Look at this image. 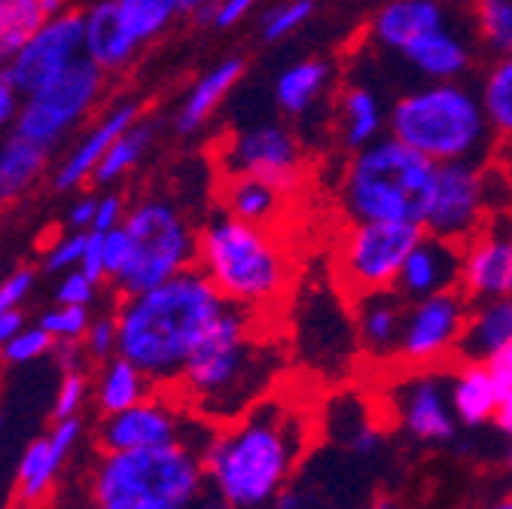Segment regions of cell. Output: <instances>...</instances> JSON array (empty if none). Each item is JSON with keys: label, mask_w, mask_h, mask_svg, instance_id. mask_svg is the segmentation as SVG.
Segmentation results:
<instances>
[{"label": "cell", "mask_w": 512, "mask_h": 509, "mask_svg": "<svg viewBox=\"0 0 512 509\" xmlns=\"http://www.w3.org/2000/svg\"><path fill=\"white\" fill-rule=\"evenodd\" d=\"M314 433V409L302 397L272 391L241 418L214 430L202 455L208 488L232 509H269L293 482Z\"/></svg>", "instance_id": "1"}, {"label": "cell", "mask_w": 512, "mask_h": 509, "mask_svg": "<svg viewBox=\"0 0 512 509\" xmlns=\"http://www.w3.org/2000/svg\"><path fill=\"white\" fill-rule=\"evenodd\" d=\"M263 317L226 305L171 388L199 418L223 427L266 400L287 372V348L266 336Z\"/></svg>", "instance_id": "2"}, {"label": "cell", "mask_w": 512, "mask_h": 509, "mask_svg": "<svg viewBox=\"0 0 512 509\" xmlns=\"http://www.w3.org/2000/svg\"><path fill=\"white\" fill-rule=\"evenodd\" d=\"M226 305L223 293L199 266L144 293L122 296L113 311L119 354L132 360L156 388L171 391Z\"/></svg>", "instance_id": "3"}, {"label": "cell", "mask_w": 512, "mask_h": 509, "mask_svg": "<svg viewBox=\"0 0 512 509\" xmlns=\"http://www.w3.org/2000/svg\"><path fill=\"white\" fill-rule=\"evenodd\" d=\"M199 269L226 302L260 317L284 302L293 281L290 253L272 226L244 223L226 211L199 229Z\"/></svg>", "instance_id": "4"}, {"label": "cell", "mask_w": 512, "mask_h": 509, "mask_svg": "<svg viewBox=\"0 0 512 509\" xmlns=\"http://www.w3.org/2000/svg\"><path fill=\"white\" fill-rule=\"evenodd\" d=\"M388 129L433 165L482 162L494 144L479 92L461 80H427L403 92L388 110Z\"/></svg>", "instance_id": "5"}, {"label": "cell", "mask_w": 512, "mask_h": 509, "mask_svg": "<svg viewBox=\"0 0 512 509\" xmlns=\"http://www.w3.org/2000/svg\"><path fill=\"white\" fill-rule=\"evenodd\" d=\"M205 491V461L186 442L98 452L89 470V497L101 509H189Z\"/></svg>", "instance_id": "6"}, {"label": "cell", "mask_w": 512, "mask_h": 509, "mask_svg": "<svg viewBox=\"0 0 512 509\" xmlns=\"http://www.w3.org/2000/svg\"><path fill=\"white\" fill-rule=\"evenodd\" d=\"M436 165L397 141H378L351 150L339 180V202L351 223H421Z\"/></svg>", "instance_id": "7"}, {"label": "cell", "mask_w": 512, "mask_h": 509, "mask_svg": "<svg viewBox=\"0 0 512 509\" xmlns=\"http://www.w3.org/2000/svg\"><path fill=\"white\" fill-rule=\"evenodd\" d=\"M128 257L113 278L116 293H144L199 266V232L171 199H141L125 214Z\"/></svg>", "instance_id": "8"}, {"label": "cell", "mask_w": 512, "mask_h": 509, "mask_svg": "<svg viewBox=\"0 0 512 509\" xmlns=\"http://www.w3.org/2000/svg\"><path fill=\"white\" fill-rule=\"evenodd\" d=\"M512 202V180L506 168H488L482 162H445L433 171V186L421 217L424 232L464 244L491 214Z\"/></svg>", "instance_id": "9"}, {"label": "cell", "mask_w": 512, "mask_h": 509, "mask_svg": "<svg viewBox=\"0 0 512 509\" xmlns=\"http://www.w3.org/2000/svg\"><path fill=\"white\" fill-rule=\"evenodd\" d=\"M104 77L107 74L98 65H92L86 55L77 58L64 74H58L37 92L25 95L13 122V132L43 147L46 153L58 150L98 107L104 95Z\"/></svg>", "instance_id": "10"}, {"label": "cell", "mask_w": 512, "mask_h": 509, "mask_svg": "<svg viewBox=\"0 0 512 509\" xmlns=\"http://www.w3.org/2000/svg\"><path fill=\"white\" fill-rule=\"evenodd\" d=\"M156 388L147 400L128 406L113 415H101L95 427L98 452H125V449H150V445L186 442L199 455H205L214 436V424L199 418L177 394Z\"/></svg>", "instance_id": "11"}, {"label": "cell", "mask_w": 512, "mask_h": 509, "mask_svg": "<svg viewBox=\"0 0 512 509\" xmlns=\"http://www.w3.org/2000/svg\"><path fill=\"white\" fill-rule=\"evenodd\" d=\"M421 235V223H351L339 244L342 290L351 296L397 290L403 263Z\"/></svg>", "instance_id": "12"}, {"label": "cell", "mask_w": 512, "mask_h": 509, "mask_svg": "<svg viewBox=\"0 0 512 509\" xmlns=\"http://www.w3.org/2000/svg\"><path fill=\"white\" fill-rule=\"evenodd\" d=\"M223 177L247 174L260 177L293 196L305 177V150L299 135L287 129L284 122H256L235 132L220 150Z\"/></svg>", "instance_id": "13"}, {"label": "cell", "mask_w": 512, "mask_h": 509, "mask_svg": "<svg viewBox=\"0 0 512 509\" xmlns=\"http://www.w3.org/2000/svg\"><path fill=\"white\" fill-rule=\"evenodd\" d=\"M470 308H473V299L461 287L409 302L397 357L415 369H427L458 354Z\"/></svg>", "instance_id": "14"}, {"label": "cell", "mask_w": 512, "mask_h": 509, "mask_svg": "<svg viewBox=\"0 0 512 509\" xmlns=\"http://www.w3.org/2000/svg\"><path fill=\"white\" fill-rule=\"evenodd\" d=\"M77 58H83V13L64 10L46 19L25 46L13 55L4 74L22 95L37 92L58 74H64Z\"/></svg>", "instance_id": "15"}, {"label": "cell", "mask_w": 512, "mask_h": 509, "mask_svg": "<svg viewBox=\"0 0 512 509\" xmlns=\"http://www.w3.org/2000/svg\"><path fill=\"white\" fill-rule=\"evenodd\" d=\"M299 354L311 372L342 375L351 357L360 351L354 314L345 311L342 296L314 290L308 293L302 321H299Z\"/></svg>", "instance_id": "16"}, {"label": "cell", "mask_w": 512, "mask_h": 509, "mask_svg": "<svg viewBox=\"0 0 512 509\" xmlns=\"http://www.w3.org/2000/svg\"><path fill=\"white\" fill-rule=\"evenodd\" d=\"M397 421L421 442H448L458 430V418L448 400V378L433 366L418 369L394 388Z\"/></svg>", "instance_id": "17"}, {"label": "cell", "mask_w": 512, "mask_h": 509, "mask_svg": "<svg viewBox=\"0 0 512 509\" xmlns=\"http://www.w3.org/2000/svg\"><path fill=\"white\" fill-rule=\"evenodd\" d=\"M80 439H83V418L74 415V418H55L49 433L37 436L28 445L16 470V491L25 506H40L52 494L64 464L74 455Z\"/></svg>", "instance_id": "18"}, {"label": "cell", "mask_w": 512, "mask_h": 509, "mask_svg": "<svg viewBox=\"0 0 512 509\" xmlns=\"http://www.w3.org/2000/svg\"><path fill=\"white\" fill-rule=\"evenodd\" d=\"M461 290L479 302L494 296H512V238L506 223H488L464 244Z\"/></svg>", "instance_id": "19"}, {"label": "cell", "mask_w": 512, "mask_h": 509, "mask_svg": "<svg viewBox=\"0 0 512 509\" xmlns=\"http://www.w3.org/2000/svg\"><path fill=\"white\" fill-rule=\"evenodd\" d=\"M144 107L141 101H122L116 104L113 110H107L92 129L68 150V156L61 159V165L55 168L52 174V186L58 189V193H74V189H80L83 183L92 180L98 162L104 159V153L110 150V144L128 132L132 125L141 119Z\"/></svg>", "instance_id": "20"}, {"label": "cell", "mask_w": 512, "mask_h": 509, "mask_svg": "<svg viewBox=\"0 0 512 509\" xmlns=\"http://www.w3.org/2000/svg\"><path fill=\"white\" fill-rule=\"evenodd\" d=\"M461 260H464V247L458 241L424 232L403 263L397 293L406 302H415L442 290L461 287Z\"/></svg>", "instance_id": "21"}, {"label": "cell", "mask_w": 512, "mask_h": 509, "mask_svg": "<svg viewBox=\"0 0 512 509\" xmlns=\"http://www.w3.org/2000/svg\"><path fill=\"white\" fill-rule=\"evenodd\" d=\"M354 327L360 351L372 360H391L400 354L406 299L397 290H378L354 296Z\"/></svg>", "instance_id": "22"}, {"label": "cell", "mask_w": 512, "mask_h": 509, "mask_svg": "<svg viewBox=\"0 0 512 509\" xmlns=\"http://www.w3.org/2000/svg\"><path fill=\"white\" fill-rule=\"evenodd\" d=\"M141 43L125 31L116 0H101L83 13V55L104 74H119L135 61Z\"/></svg>", "instance_id": "23"}, {"label": "cell", "mask_w": 512, "mask_h": 509, "mask_svg": "<svg viewBox=\"0 0 512 509\" xmlns=\"http://www.w3.org/2000/svg\"><path fill=\"white\" fill-rule=\"evenodd\" d=\"M442 25H448V7L442 0H391L375 13L369 37L381 49L403 52L409 43Z\"/></svg>", "instance_id": "24"}, {"label": "cell", "mask_w": 512, "mask_h": 509, "mask_svg": "<svg viewBox=\"0 0 512 509\" xmlns=\"http://www.w3.org/2000/svg\"><path fill=\"white\" fill-rule=\"evenodd\" d=\"M241 77H244V58L241 55L220 58L214 68H208L196 83L189 86V92L183 95V101L174 113L177 135H186V138L199 135L205 129V122L226 101V95L238 86Z\"/></svg>", "instance_id": "25"}, {"label": "cell", "mask_w": 512, "mask_h": 509, "mask_svg": "<svg viewBox=\"0 0 512 509\" xmlns=\"http://www.w3.org/2000/svg\"><path fill=\"white\" fill-rule=\"evenodd\" d=\"M400 55L424 80H458L470 71V61H473L470 43L452 25L427 31L424 37L409 43Z\"/></svg>", "instance_id": "26"}, {"label": "cell", "mask_w": 512, "mask_h": 509, "mask_svg": "<svg viewBox=\"0 0 512 509\" xmlns=\"http://www.w3.org/2000/svg\"><path fill=\"white\" fill-rule=\"evenodd\" d=\"M506 345H512V296L473 302L461 345H458V357L488 363Z\"/></svg>", "instance_id": "27"}, {"label": "cell", "mask_w": 512, "mask_h": 509, "mask_svg": "<svg viewBox=\"0 0 512 509\" xmlns=\"http://www.w3.org/2000/svg\"><path fill=\"white\" fill-rule=\"evenodd\" d=\"M220 199H223L226 214H232L244 223H256V226H275L287 205L284 189H278L275 183L260 180V177H247V174L223 177Z\"/></svg>", "instance_id": "28"}, {"label": "cell", "mask_w": 512, "mask_h": 509, "mask_svg": "<svg viewBox=\"0 0 512 509\" xmlns=\"http://www.w3.org/2000/svg\"><path fill=\"white\" fill-rule=\"evenodd\" d=\"M448 400H452L455 418L467 427H479L494 421L497 415V388L488 363L464 360L452 378H448Z\"/></svg>", "instance_id": "29"}, {"label": "cell", "mask_w": 512, "mask_h": 509, "mask_svg": "<svg viewBox=\"0 0 512 509\" xmlns=\"http://www.w3.org/2000/svg\"><path fill=\"white\" fill-rule=\"evenodd\" d=\"M388 129V107L372 86L354 83L339 95V135L348 150L378 141Z\"/></svg>", "instance_id": "30"}, {"label": "cell", "mask_w": 512, "mask_h": 509, "mask_svg": "<svg viewBox=\"0 0 512 509\" xmlns=\"http://www.w3.org/2000/svg\"><path fill=\"white\" fill-rule=\"evenodd\" d=\"M333 68L324 58H302L287 65L275 80V104L287 116H308L327 95Z\"/></svg>", "instance_id": "31"}, {"label": "cell", "mask_w": 512, "mask_h": 509, "mask_svg": "<svg viewBox=\"0 0 512 509\" xmlns=\"http://www.w3.org/2000/svg\"><path fill=\"white\" fill-rule=\"evenodd\" d=\"M156 391L153 381L122 354L110 357L101 363L98 369V381H95V406L101 415H113L122 412L128 406H135L141 400H147Z\"/></svg>", "instance_id": "32"}, {"label": "cell", "mask_w": 512, "mask_h": 509, "mask_svg": "<svg viewBox=\"0 0 512 509\" xmlns=\"http://www.w3.org/2000/svg\"><path fill=\"white\" fill-rule=\"evenodd\" d=\"M49 153L16 132L0 141V205L22 199L28 189L46 174Z\"/></svg>", "instance_id": "33"}, {"label": "cell", "mask_w": 512, "mask_h": 509, "mask_svg": "<svg viewBox=\"0 0 512 509\" xmlns=\"http://www.w3.org/2000/svg\"><path fill=\"white\" fill-rule=\"evenodd\" d=\"M71 10L68 0H4L0 10V68H7L25 40L52 16Z\"/></svg>", "instance_id": "34"}, {"label": "cell", "mask_w": 512, "mask_h": 509, "mask_svg": "<svg viewBox=\"0 0 512 509\" xmlns=\"http://www.w3.org/2000/svg\"><path fill=\"white\" fill-rule=\"evenodd\" d=\"M479 98L497 141L512 147V52L497 55L479 86Z\"/></svg>", "instance_id": "35"}, {"label": "cell", "mask_w": 512, "mask_h": 509, "mask_svg": "<svg viewBox=\"0 0 512 509\" xmlns=\"http://www.w3.org/2000/svg\"><path fill=\"white\" fill-rule=\"evenodd\" d=\"M153 138H156V122L138 119V122L132 125V129L122 132V135L110 144V150L104 153V159L98 162V168H95V174H92V183H95V186H113V183H119L128 171L138 168V162H141L144 153L150 150Z\"/></svg>", "instance_id": "36"}, {"label": "cell", "mask_w": 512, "mask_h": 509, "mask_svg": "<svg viewBox=\"0 0 512 509\" xmlns=\"http://www.w3.org/2000/svg\"><path fill=\"white\" fill-rule=\"evenodd\" d=\"M116 10L125 31L141 46L165 34L174 16H180L177 0H116Z\"/></svg>", "instance_id": "37"}, {"label": "cell", "mask_w": 512, "mask_h": 509, "mask_svg": "<svg viewBox=\"0 0 512 509\" xmlns=\"http://www.w3.org/2000/svg\"><path fill=\"white\" fill-rule=\"evenodd\" d=\"M470 16L479 40L494 52H512V0H470Z\"/></svg>", "instance_id": "38"}, {"label": "cell", "mask_w": 512, "mask_h": 509, "mask_svg": "<svg viewBox=\"0 0 512 509\" xmlns=\"http://www.w3.org/2000/svg\"><path fill=\"white\" fill-rule=\"evenodd\" d=\"M314 16V0H281V4L269 7L260 19V34L266 43L287 40L296 34L308 19Z\"/></svg>", "instance_id": "39"}, {"label": "cell", "mask_w": 512, "mask_h": 509, "mask_svg": "<svg viewBox=\"0 0 512 509\" xmlns=\"http://www.w3.org/2000/svg\"><path fill=\"white\" fill-rule=\"evenodd\" d=\"M89 324H92L89 305H64V302H58L55 308L40 314V327L55 342H83Z\"/></svg>", "instance_id": "40"}, {"label": "cell", "mask_w": 512, "mask_h": 509, "mask_svg": "<svg viewBox=\"0 0 512 509\" xmlns=\"http://www.w3.org/2000/svg\"><path fill=\"white\" fill-rule=\"evenodd\" d=\"M488 369L494 375V388H497V415L494 424L500 427L503 436L512 439V345H506L500 354L488 360Z\"/></svg>", "instance_id": "41"}, {"label": "cell", "mask_w": 512, "mask_h": 509, "mask_svg": "<svg viewBox=\"0 0 512 509\" xmlns=\"http://www.w3.org/2000/svg\"><path fill=\"white\" fill-rule=\"evenodd\" d=\"M92 394L86 369H68L58 381V391L52 400V418H74L83 412L86 400Z\"/></svg>", "instance_id": "42"}, {"label": "cell", "mask_w": 512, "mask_h": 509, "mask_svg": "<svg viewBox=\"0 0 512 509\" xmlns=\"http://www.w3.org/2000/svg\"><path fill=\"white\" fill-rule=\"evenodd\" d=\"M83 348L89 363H104L119 354V324L116 314H98L92 317V324L83 336Z\"/></svg>", "instance_id": "43"}, {"label": "cell", "mask_w": 512, "mask_h": 509, "mask_svg": "<svg viewBox=\"0 0 512 509\" xmlns=\"http://www.w3.org/2000/svg\"><path fill=\"white\" fill-rule=\"evenodd\" d=\"M86 235L89 232H77L71 229L68 235H61L49 244L46 257H43V269L46 272H71V269H80V260H83V250H86Z\"/></svg>", "instance_id": "44"}, {"label": "cell", "mask_w": 512, "mask_h": 509, "mask_svg": "<svg viewBox=\"0 0 512 509\" xmlns=\"http://www.w3.org/2000/svg\"><path fill=\"white\" fill-rule=\"evenodd\" d=\"M52 345H55V339L37 324V327H25L10 345H4L0 348V354H4V360L7 363H16V366H22V363H34V360H40L43 354H52Z\"/></svg>", "instance_id": "45"}, {"label": "cell", "mask_w": 512, "mask_h": 509, "mask_svg": "<svg viewBox=\"0 0 512 509\" xmlns=\"http://www.w3.org/2000/svg\"><path fill=\"white\" fill-rule=\"evenodd\" d=\"M98 293V281H92L83 269H71L64 272L58 287H55V302L64 305H92Z\"/></svg>", "instance_id": "46"}, {"label": "cell", "mask_w": 512, "mask_h": 509, "mask_svg": "<svg viewBox=\"0 0 512 509\" xmlns=\"http://www.w3.org/2000/svg\"><path fill=\"white\" fill-rule=\"evenodd\" d=\"M34 281H37V275L31 272V269H19V272H13L10 278H4L0 281V314L4 311H13V308H22V302L31 296V290H34Z\"/></svg>", "instance_id": "47"}, {"label": "cell", "mask_w": 512, "mask_h": 509, "mask_svg": "<svg viewBox=\"0 0 512 509\" xmlns=\"http://www.w3.org/2000/svg\"><path fill=\"white\" fill-rule=\"evenodd\" d=\"M256 4H260V0H214L211 28H217V31L235 28L256 10Z\"/></svg>", "instance_id": "48"}, {"label": "cell", "mask_w": 512, "mask_h": 509, "mask_svg": "<svg viewBox=\"0 0 512 509\" xmlns=\"http://www.w3.org/2000/svg\"><path fill=\"white\" fill-rule=\"evenodd\" d=\"M125 214H128V208H125L122 196L104 193V196H98V211H95L92 229H95V232H110V229H116V226L125 223ZM92 229H89V232H92Z\"/></svg>", "instance_id": "49"}, {"label": "cell", "mask_w": 512, "mask_h": 509, "mask_svg": "<svg viewBox=\"0 0 512 509\" xmlns=\"http://www.w3.org/2000/svg\"><path fill=\"white\" fill-rule=\"evenodd\" d=\"M125 257H128V238H125V229L116 226V229L104 232V272H107L110 281L119 275Z\"/></svg>", "instance_id": "50"}, {"label": "cell", "mask_w": 512, "mask_h": 509, "mask_svg": "<svg viewBox=\"0 0 512 509\" xmlns=\"http://www.w3.org/2000/svg\"><path fill=\"white\" fill-rule=\"evenodd\" d=\"M80 269L92 278V281H104L107 272H104V232H89L86 235V250H83V260H80Z\"/></svg>", "instance_id": "51"}, {"label": "cell", "mask_w": 512, "mask_h": 509, "mask_svg": "<svg viewBox=\"0 0 512 509\" xmlns=\"http://www.w3.org/2000/svg\"><path fill=\"white\" fill-rule=\"evenodd\" d=\"M22 92L13 86V80L4 74V68H0V129H7V125L16 122V113L22 107Z\"/></svg>", "instance_id": "52"}, {"label": "cell", "mask_w": 512, "mask_h": 509, "mask_svg": "<svg viewBox=\"0 0 512 509\" xmlns=\"http://www.w3.org/2000/svg\"><path fill=\"white\" fill-rule=\"evenodd\" d=\"M52 357H55L58 369H64V372H68V369H86V363H89L83 342H55Z\"/></svg>", "instance_id": "53"}, {"label": "cell", "mask_w": 512, "mask_h": 509, "mask_svg": "<svg viewBox=\"0 0 512 509\" xmlns=\"http://www.w3.org/2000/svg\"><path fill=\"white\" fill-rule=\"evenodd\" d=\"M95 211H98V199L95 196H83L68 208V226L77 232H89L95 223Z\"/></svg>", "instance_id": "54"}, {"label": "cell", "mask_w": 512, "mask_h": 509, "mask_svg": "<svg viewBox=\"0 0 512 509\" xmlns=\"http://www.w3.org/2000/svg\"><path fill=\"white\" fill-rule=\"evenodd\" d=\"M22 330H25V314H22V308H13V311L0 314V348L10 345Z\"/></svg>", "instance_id": "55"}, {"label": "cell", "mask_w": 512, "mask_h": 509, "mask_svg": "<svg viewBox=\"0 0 512 509\" xmlns=\"http://www.w3.org/2000/svg\"><path fill=\"white\" fill-rule=\"evenodd\" d=\"M189 509H232V506H229L217 491H211V488H208V491H205L196 503H192Z\"/></svg>", "instance_id": "56"}, {"label": "cell", "mask_w": 512, "mask_h": 509, "mask_svg": "<svg viewBox=\"0 0 512 509\" xmlns=\"http://www.w3.org/2000/svg\"><path fill=\"white\" fill-rule=\"evenodd\" d=\"M214 0H177V7H180V13H186V16H196L199 10H205V7H211Z\"/></svg>", "instance_id": "57"}, {"label": "cell", "mask_w": 512, "mask_h": 509, "mask_svg": "<svg viewBox=\"0 0 512 509\" xmlns=\"http://www.w3.org/2000/svg\"><path fill=\"white\" fill-rule=\"evenodd\" d=\"M476 509H512V491L497 494V497L485 500V503H482V506H476Z\"/></svg>", "instance_id": "58"}, {"label": "cell", "mask_w": 512, "mask_h": 509, "mask_svg": "<svg viewBox=\"0 0 512 509\" xmlns=\"http://www.w3.org/2000/svg\"><path fill=\"white\" fill-rule=\"evenodd\" d=\"M375 509H397V506H394V503H388V500H384V503H378Z\"/></svg>", "instance_id": "59"}, {"label": "cell", "mask_w": 512, "mask_h": 509, "mask_svg": "<svg viewBox=\"0 0 512 509\" xmlns=\"http://www.w3.org/2000/svg\"><path fill=\"white\" fill-rule=\"evenodd\" d=\"M83 509H101V506H98V503H95V500H92V497H89V503H86V506H83Z\"/></svg>", "instance_id": "60"}, {"label": "cell", "mask_w": 512, "mask_h": 509, "mask_svg": "<svg viewBox=\"0 0 512 509\" xmlns=\"http://www.w3.org/2000/svg\"><path fill=\"white\" fill-rule=\"evenodd\" d=\"M506 174H509V180H512V159H509V165H506Z\"/></svg>", "instance_id": "61"}, {"label": "cell", "mask_w": 512, "mask_h": 509, "mask_svg": "<svg viewBox=\"0 0 512 509\" xmlns=\"http://www.w3.org/2000/svg\"><path fill=\"white\" fill-rule=\"evenodd\" d=\"M506 229H509V238H512V217H509V223H506Z\"/></svg>", "instance_id": "62"}, {"label": "cell", "mask_w": 512, "mask_h": 509, "mask_svg": "<svg viewBox=\"0 0 512 509\" xmlns=\"http://www.w3.org/2000/svg\"><path fill=\"white\" fill-rule=\"evenodd\" d=\"M0 427H4V412H0Z\"/></svg>", "instance_id": "63"}, {"label": "cell", "mask_w": 512, "mask_h": 509, "mask_svg": "<svg viewBox=\"0 0 512 509\" xmlns=\"http://www.w3.org/2000/svg\"><path fill=\"white\" fill-rule=\"evenodd\" d=\"M0 10H4V0H0Z\"/></svg>", "instance_id": "64"}]
</instances>
